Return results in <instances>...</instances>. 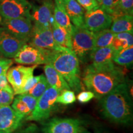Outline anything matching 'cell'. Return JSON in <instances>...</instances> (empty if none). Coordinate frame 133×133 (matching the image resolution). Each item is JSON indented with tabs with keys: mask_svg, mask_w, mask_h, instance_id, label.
<instances>
[{
	"mask_svg": "<svg viewBox=\"0 0 133 133\" xmlns=\"http://www.w3.org/2000/svg\"><path fill=\"white\" fill-rule=\"evenodd\" d=\"M125 80L123 71L114 62L104 65H89L82 75L83 84L99 100Z\"/></svg>",
	"mask_w": 133,
	"mask_h": 133,
	"instance_id": "6da1fadb",
	"label": "cell"
},
{
	"mask_svg": "<svg viewBox=\"0 0 133 133\" xmlns=\"http://www.w3.org/2000/svg\"><path fill=\"white\" fill-rule=\"evenodd\" d=\"M106 118L118 124H129L132 119V102L126 81L99 99Z\"/></svg>",
	"mask_w": 133,
	"mask_h": 133,
	"instance_id": "7a4b0ae2",
	"label": "cell"
},
{
	"mask_svg": "<svg viewBox=\"0 0 133 133\" xmlns=\"http://www.w3.org/2000/svg\"><path fill=\"white\" fill-rule=\"evenodd\" d=\"M48 64L51 65L62 75L71 89L78 92L84 89L80 76L79 61L69 48L53 50Z\"/></svg>",
	"mask_w": 133,
	"mask_h": 133,
	"instance_id": "3957f363",
	"label": "cell"
},
{
	"mask_svg": "<svg viewBox=\"0 0 133 133\" xmlns=\"http://www.w3.org/2000/svg\"><path fill=\"white\" fill-rule=\"evenodd\" d=\"M94 46V32L83 27L75 26L71 35V50L75 53L79 61L85 63Z\"/></svg>",
	"mask_w": 133,
	"mask_h": 133,
	"instance_id": "277c9868",
	"label": "cell"
},
{
	"mask_svg": "<svg viewBox=\"0 0 133 133\" xmlns=\"http://www.w3.org/2000/svg\"><path fill=\"white\" fill-rule=\"evenodd\" d=\"M59 94L57 89L49 86L37 100L33 112L25 119L26 121H42L49 118Z\"/></svg>",
	"mask_w": 133,
	"mask_h": 133,
	"instance_id": "5b68a950",
	"label": "cell"
},
{
	"mask_svg": "<svg viewBox=\"0 0 133 133\" xmlns=\"http://www.w3.org/2000/svg\"><path fill=\"white\" fill-rule=\"evenodd\" d=\"M53 50L44 49L26 43L14 57V61L21 65H38L48 64Z\"/></svg>",
	"mask_w": 133,
	"mask_h": 133,
	"instance_id": "8992f818",
	"label": "cell"
},
{
	"mask_svg": "<svg viewBox=\"0 0 133 133\" xmlns=\"http://www.w3.org/2000/svg\"><path fill=\"white\" fill-rule=\"evenodd\" d=\"M86 129L83 122L75 118H54L43 123V133H80Z\"/></svg>",
	"mask_w": 133,
	"mask_h": 133,
	"instance_id": "52a82bcc",
	"label": "cell"
},
{
	"mask_svg": "<svg viewBox=\"0 0 133 133\" xmlns=\"http://www.w3.org/2000/svg\"><path fill=\"white\" fill-rule=\"evenodd\" d=\"M31 8L32 5L27 0H0V16L3 19H31Z\"/></svg>",
	"mask_w": 133,
	"mask_h": 133,
	"instance_id": "ba28073f",
	"label": "cell"
},
{
	"mask_svg": "<svg viewBox=\"0 0 133 133\" xmlns=\"http://www.w3.org/2000/svg\"><path fill=\"white\" fill-rule=\"evenodd\" d=\"M0 26L4 28L13 36L27 43L33 32V25L31 20L26 17L15 19H3Z\"/></svg>",
	"mask_w": 133,
	"mask_h": 133,
	"instance_id": "9c48e42d",
	"label": "cell"
},
{
	"mask_svg": "<svg viewBox=\"0 0 133 133\" xmlns=\"http://www.w3.org/2000/svg\"><path fill=\"white\" fill-rule=\"evenodd\" d=\"M112 23V16L99 6L91 11H85L83 27L92 32H97L109 29Z\"/></svg>",
	"mask_w": 133,
	"mask_h": 133,
	"instance_id": "30bf717a",
	"label": "cell"
},
{
	"mask_svg": "<svg viewBox=\"0 0 133 133\" xmlns=\"http://www.w3.org/2000/svg\"><path fill=\"white\" fill-rule=\"evenodd\" d=\"M28 43L34 47L44 49L58 51L64 48L55 41L51 27L33 25L32 35Z\"/></svg>",
	"mask_w": 133,
	"mask_h": 133,
	"instance_id": "8fae6325",
	"label": "cell"
},
{
	"mask_svg": "<svg viewBox=\"0 0 133 133\" xmlns=\"http://www.w3.org/2000/svg\"><path fill=\"white\" fill-rule=\"evenodd\" d=\"M37 66L17 65L9 68L6 73V78L14 91V95L24 86L25 83L33 76V72Z\"/></svg>",
	"mask_w": 133,
	"mask_h": 133,
	"instance_id": "7c38bea8",
	"label": "cell"
},
{
	"mask_svg": "<svg viewBox=\"0 0 133 133\" xmlns=\"http://www.w3.org/2000/svg\"><path fill=\"white\" fill-rule=\"evenodd\" d=\"M25 118L9 105H0V131L12 133L19 129Z\"/></svg>",
	"mask_w": 133,
	"mask_h": 133,
	"instance_id": "4fadbf2b",
	"label": "cell"
},
{
	"mask_svg": "<svg viewBox=\"0 0 133 133\" xmlns=\"http://www.w3.org/2000/svg\"><path fill=\"white\" fill-rule=\"evenodd\" d=\"M26 42L13 36L0 26V53L3 57L14 58Z\"/></svg>",
	"mask_w": 133,
	"mask_h": 133,
	"instance_id": "5bb4252c",
	"label": "cell"
},
{
	"mask_svg": "<svg viewBox=\"0 0 133 133\" xmlns=\"http://www.w3.org/2000/svg\"><path fill=\"white\" fill-rule=\"evenodd\" d=\"M54 6L51 1H46L39 6H32L31 20L34 22V25L51 27V19L53 16Z\"/></svg>",
	"mask_w": 133,
	"mask_h": 133,
	"instance_id": "9a60e30c",
	"label": "cell"
},
{
	"mask_svg": "<svg viewBox=\"0 0 133 133\" xmlns=\"http://www.w3.org/2000/svg\"><path fill=\"white\" fill-rule=\"evenodd\" d=\"M37 99L29 94H17L14 98L12 103V108L20 115L25 118L29 116L35 107Z\"/></svg>",
	"mask_w": 133,
	"mask_h": 133,
	"instance_id": "2e32d148",
	"label": "cell"
},
{
	"mask_svg": "<svg viewBox=\"0 0 133 133\" xmlns=\"http://www.w3.org/2000/svg\"><path fill=\"white\" fill-rule=\"evenodd\" d=\"M64 7L75 26L83 27L85 10L76 0H57Z\"/></svg>",
	"mask_w": 133,
	"mask_h": 133,
	"instance_id": "e0dca14e",
	"label": "cell"
},
{
	"mask_svg": "<svg viewBox=\"0 0 133 133\" xmlns=\"http://www.w3.org/2000/svg\"><path fill=\"white\" fill-rule=\"evenodd\" d=\"M44 71L46 75L45 77L49 86H52L57 89L60 93L66 89H71L62 75L56 70L51 65L49 64H45L44 66Z\"/></svg>",
	"mask_w": 133,
	"mask_h": 133,
	"instance_id": "ac0fdd59",
	"label": "cell"
},
{
	"mask_svg": "<svg viewBox=\"0 0 133 133\" xmlns=\"http://www.w3.org/2000/svg\"><path fill=\"white\" fill-rule=\"evenodd\" d=\"M114 51V48L112 45L92 50L89 56V59L92 61L91 64L94 65H104L112 64L114 62L112 57Z\"/></svg>",
	"mask_w": 133,
	"mask_h": 133,
	"instance_id": "d6986e66",
	"label": "cell"
},
{
	"mask_svg": "<svg viewBox=\"0 0 133 133\" xmlns=\"http://www.w3.org/2000/svg\"><path fill=\"white\" fill-rule=\"evenodd\" d=\"M51 29L55 41L62 47L71 49V35L64 28L58 25L54 17L51 19Z\"/></svg>",
	"mask_w": 133,
	"mask_h": 133,
	"instance_id": "ffe728a7",
	"label": "cell"
},
{
	"mask_svg": "<svg viewBox=\"0 0 133 133\" xmlns=\"http://www.w3.org/2000/svg\"><path fill=\"white\" fill-rule=\"evenodd\" d=\"M53 17L56 23L61 26L64 28L71 35L75 26L71 24L70 19L65 11L64 7L57 0H55Z\"/></svg>",
	"mask_w": 133,
	"mask_h": 133,
	"instance_id": "44dd1931",
	"label": "cell"
},
{
	"mask_svg": "<svg viewBox=\"0 0 133 133\" xmlns=\"http://www.w3.org/2000/svg\"><path fill=\"white\" fill-rule=\"evenodd\" d=\"M110 30L116 33L122 32H133L132 16L122 15L112 19Z\"/></svg>",
	"mask_w": 133,
	"mask_h": 133,
	"instance_id": "7402d4cb",
	"label": "cell"
},
{
	"mask_svg": "<svg viewBox=\"0 0 133 133\" xmlns=\"http://www.w3.org/2000/svg\"><path fill=\"white\" fill-rule=\"evenodd\" d=\"M112 61L115 64L120 66L131 67L133 62V47L121 50H115Z\"/></svg>",
	"mask_w": 133,
	"mask_h": 133,
	"instance_id": "603a6c76",
	"label": "cell"
},
{
	"mask_svg": "<svg viewBox=\"0 0 133 133\" xmlns=\"http://www.w3.org/2000/svg\"><path fill=\"white\" fill-rule=\"evenodd\" d=\"M114 35L115 33L109 29L94 32L93 50L112 45Z\"/></svg>",
	"mask_w": 133,
	"mask_h": 133,
	"instance_id": "cb8c5ba5",
	"label": "cell"
},
{
	"mask_svg": "<svg viewBox=\"0 0 133 133\" xmlns=\"http://www.w3.org/2000/svg\"><path fill=\"white\" fill-rule=\"evenodd\" d=\"M133 44V35L131 32H122L115 34L112 46L115 50L126 49Z\"/></svg>",
	"mask_w": 133,
	"mask_h": 133,
	"instance_id": "d4e9b609",
	"label": "cell"
},
{
	"mask_svg": "<svg viewBox=\"0 0 133 133\" xmlns=\"http://www.w3.org/2000/svg\"><path fill=\"white\" fill-rule=\"evenodd\" d=\"M49 87V85L46 77L43 75H41V78L39 81L31 88L30 90L28 91L26 94H29V95L38 100Z\"/></svg>",
	"mask_w": 133,
	"mask_h": 133,
	"instance_id": "484cf974",
	"label": "cell"
},
{
	"mask_svg": "<svg viewBox=\"0 0 133 133\" xmlns=\"http://www.w3.org/2000/svg\"><path fill=\"white\" fill-rule=\"evenodd\" d=\"M133 14V0H119L118 5V11L115 14L112 16V19L116 17L122 15Z\"/></svg>",
	"mask_w": 133,
	"mask_h": 133,
	"instance_id": "4316f807",
	"label": "cell"
},
{
	"mask_svg": "<svg viewBox=\"0 0 133 133\" xmlns=\"http://www.w3.org/2000/svg\"><path fill=\"white\" fill-rule=\"evenodd\" d=\"M76 98L74 91L69 90H64L58 95L56 99V103H59L63 105H70L76 101Z\"/></svg>",
	"mask_w": 133,
	"mask_h": 133,
	"instance_id": "83f0119b",
	"label": "cell"
},
{
	"mask_svg": "<svg viewBox=\"0 0 133 133\" xmlns=\"http://www.w3.org/2000/svg\"><path fill=\"white\" fill-rule=\"evenodd\" d=\"M119 1V0H101L100 7L112 16L117 12Z\"/></svg>",
	"mask_w": 133,
	"mask_h": 133,
	"instance_id": "f1b7e54d",
	"label": "cell"
},
{
	"mask_svg": "<svg viewBox=\"0 0 133 133\" xmlns=\"http://www.w3.org/2000/svg\"><path fill=\"white\" fill-rule=\"evenodd\" d=\"M14 98L12 88L0 89V105H9L12 103Z\"/></svg>",
	"mask_w": 133,
	"mask_h": 133,
	"instance_id": "f546056e",
	"label": "cell"
},
{
	"mask_svg": "<svg viewBox=\"0 0 133 133\" xmlns=\"http://www.w3.org/2000/svg\"><path fill=\"white\" fill-rule=\"evenodd\" d=\"M40 78L41 75L31 76V78H30L25 83L24 86L18 91V92L16 93V95L21 94H24V93L27 92L28 91L30 90L31 88H32L33 86L35 85L36 83L39 81V79H40Z\"/></svg>",
	"mask_w": 133,
	"mask_h": 133,
	"instance_id": "4dcf8cb0",
	"label": "cell"
},
{
	"mask_svg": "<svg viewBox=\"0 0 133 133\" xmlns=\"http://www.w3.org/2000/svg\"><path fill=\"white\" fill-rule=\"evenodd\" d=\"M79 4L86 11H89L100 6L97 0H76Z\"/></svg>",
	"mask_w": 133,
	"mask_h": 133,
	"instance_id": "1f68e13d",
	"label": "cell"
},
{
	"mask_svg": "<svg viewBox=\"0 0 133 133\" xmlns=\"http://www.w3.org/2000/svg\"><path fill=\"white\" fill-rule=\"evenodd\" d=\"M13 61L11 59L6 57L0 58V75L6 74L10 67L12 65Z\"/></svg>",
	"mask_w": 133,
	"mask_h": 133,
	"instance_id": "d6a6232c",
	"label": "cell"
},
{
	"mask_svg": "<svg viewBox=\"0 0 133 133\" xmlns=\"http://www.w3.org/2000/svg\"><path fill=\"white\" fill-rule=\"evenodd\" d=\"M95 97L94 93L90 91H82L77 96V99L81 103H87Z\"/></svg>",
	"mask_w": 133,
	"mask_h": 133,
	"instance_id": "836d02e7",
	"label": "cell"
},
{
	"mask_svg": "<svg viewBox=\"0 0 133 133\" xmlns=\"http://www.w3.org/2000/svg\"><path fill=\"white\" fill-rule=\"evenodd\" d=\"M15 133H40L38 126L35 124H31L25 128L21 129Z\"/></svg>",
	"mask_w": 133,
	"mask_h": 133,
	"instance_id": "e575fe53",
	"label": "cell"
},
{
	"mask_svg": "<svg viewBox=\"0 0 133 133\" xmlns=\"http://www.w3.org/2000/svg\"><path fill=\"white\" fill-rule=\"evenodd\" d=\"M12 88L9 85L6 78V74L0 75V89H10Z\"/></svg>",
	"mask_w": 133,
	"mask_h": 133,
	"instance_id": "d590c367",
	"label": "cell"
},
{
	"mask_svg": "<svg viewBox=\"0 0 133 133\" xmlns=\"http://www.w3.org/2000/svg\"><path fill=\"white\" fill-rule=\"evenodd\" d=\"M95 133H107V132H105V131H96Z\"/></svg>",
	"mask_w": 133,
	"mask_h": 133,
	"instance_id": "8d00e7d4",
	"label": "cell"
},
{
	"mask_svg": "<svg viewBox=\"0 0 133 133\" xmlns=\"http://www.w3.org/2000/svg\"><path fill=\"white\" fill-rule=\"evenodd\" d=\"M80 133H91V132H89V131H87L86 130H85V131H83V132H80Z\"/></svg>",
	"mask_w": 133,
	"mask_h": 133,
	"instance_id": "74e56055",
	"label": "cell"
},
{
	"mask_svg": "<svg viewBox=\"0 0 133 133\" xmlns=\"http://www.w3.org/2000/svg\"><path fill=\"white\" fill-rule=\"evenodd\" d=\"M2 19H3L2 17H1V16H0V23H1V21H2Z\"/></svg>",
	"mask_w": 133,
	"mask_h": 133,
	"instance_id": "f35d334b",
	"label": "cell"
},
{
	"mask_svg": "<svg viewBox=\"0 0 133 133\" xmlns=\"http://www.w3.org/2000/svg\"><path fill=\"white\" fill-rule=\"evenodd\" d=\"M1 57H3V55L1 54V53H0V58H1Z\"/></svg>",
	"mask_w": 133,
	"mask_h": 133,
	"instance_id": "ab89813d",
	"label": "cell"
},
{
	"mask_svg": "<svg viewBox=\"0 0 133 133\" xmlns=\"http://www.w3.org/2000/svg\"><path fill=\"white\" fill-rule=\"evenodd\" d=\"M97 1H98V2L99 3V4H101V0H97Z\"/></svg>",
	"mask_w": 133,
	"mask_h": 133,
	"instance_id": "60d3db41",
	"label": "cell"
},
{
	"mask_svg": "<svg viewBox=\"0 0 133 133\" xmlns=\"http://www.w3.org/2000/svg\"><path fill=\"white\" fill-rule=\"evenodd\" d=\"M0 133H5L4 132H3L2 131H0Z\"/></svg>",
	"mask_w": 133,
	"mask_h": 133,
	"instance_id": "b9f144b4",
	"label": "cell"
}]
</instances>
